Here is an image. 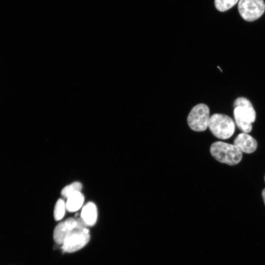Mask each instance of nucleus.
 <instances>
[{"label": "nucleus", "instance_id": "6e6552de", "mask_svg": "<svg viewBox=\"0 0 265 265\" xmlns=\"http://www.w3.org/2000/svg\"><path fill=\"white\" fill-rule=\"evenodd\" d=\"M97 215L96 205L92 202H89L83 207L80 216L87 226H93L96 222Z\"/></svg>", "mask_w": 265, "mask_h": 265}, {"label": "nucleus", "instance_id": "f8f14e48", "mask_svg": "<svg viewBox=\"0 0 265 265\" xmlns=\"http://www.w3.org/2000/svg\"><path fill=\"white\" fill-rule=\"evenodd\" d=\"M66 203L62 199H59L55 205L54 209V217L55 220H61L65 213Z\"/></svg>", "mask_w": 265, "mask_h": 265}, {"label": "nucleus", "instance_id": "0eeeda50", "mask_svg": "<svg viewBox=\"0 0 265 265\" xmlns=\"http://www.w3.org/2000/svg\"><path fill=\"white\" fill-rule=\"evenodd\" d=\"M234 144L242 152L251 154L257 149V142L252 136L247 133L242 132L235 138Z\"/></svg>", "mask_w": 265, "mask_h": 265}, {"label": "nucleus", "instance_id": "f257e3e1", "mask_svg": "<svg viewBox=\"0 0 265 265\" xmlns=\"http://www.w3.org/2000/svg\"><path fill=\"white\" fill-rule=\"evenodd\" d=\"M235 122L238 129L243 132L248 133L252 129V124L256 120V111L250 101L240 97L234 103Z\"/></svg>", "mask_w": 265, "mask_h": 265}, {"label": "nucleus", "instance_id": "2eb2a0df", "mask_svg": "<svg viewBox=\"0 0 265 265\" xmlns=\"http://www.w3.org/2000/svg\"><path fill=\"white\" fill-rule=\"evenodd\" d=\"M262 195L263 197V199L264 202V204L265 205V188L262 191Z\"/></svg>", "mask_w": 265, "mask_h": 265}, {"label": "nucleus", "instance_id": "ddd939ff", "mask_svg": "<svg viewBox=\"0 0 265 265\" xmlns=\"http://www.w3.org/2000/svg\"><path fill=\"white\" fill-rule=\"evenodd\" d=\"M239 0H215L216 8L219 11H226L237 3Z\"/></svg>", "mask_w": 265, "mask_h": 265}, {"label": "nucleus", "instance_id": "7ed1b4c3", "mask_svg": "<svg viewBox=\"0 0 265 265\" xmlns=\"http://www.w3.org/2000/svg\"><path fill=\"white\" fill-rule=\"evenodd\" d=\"M208 128L216 137L227 139L231 137L235 131V124L229 116L214 113L211 116Z\"/></svg>", "mask_w": 265, "mask_h": 265}, {"label": "nucleus", "instance_id": "9b49d317", "mask_svg": "<svg viewBox=\"0 0 265 265\" xmlns=\"http://www.w3.org/2000/svg\"><path fill=\"white\" fill-rule=\"evenodd\" d=\"M82 189V185L80 183L76 182L65 186L61 190V194L64 197L68 198L72 194L80 192Z\"/></svg>", "mask_w": 265, "mask_h": 265}, {"label": "nucleus", "instance_id": "dca6fc26", "mask_svg": "<svg viewBox=\"0 0 265 265\" xmlns=\"http://www.w3.org/2000/svg\"></svg>", "mask_w": 265, "mask_h": 265}, {"label": "nucleus", "instance_id": "423d86ee", "mask_svg": "<svg viewBox=\"0 0 265 265\" xmlns=\"http://www.w3.org/2000/svg\"><path fill=\"white\" fill-rule=\"evenodd\" d=\"M84 229L76 228L71 231L62 244L64 251L68 253L75 252L87 244L90 239V235L89 233H85Z\"/></svg>", "mask_w": 265, "mask_h": 265}, {"label": "nucleus", "instance_id": "9d476101", "mask_svg": "<svg viewBox=\"0 0 265 265\" xmlns=\"http://www.w3.org/2000/svg\"><path fill=\"white\" fill-rule=\"evenodd\" d=\"M71 231L72 230L68 228L64 222L59 223L55 227L53 231L54 241L57 244H63Z\"/></svg>", "mask_w": 265, "mask_h": 265}, {"label": "nucleus", "instance_id": "20e7f679", "mask_svg": "<svg viewBox=\"0 0 265 265\" xmlns=\"http://www.w3.org/2000/svg\"><path fill=\"white\" fill-rule=\"evenodd\" d=\"M210 117L208 106L204 104H197L192 107L188 115V125L194 131H204L208 128Z\"/></svg>", "mask_w": 265, "mask_h": 265}, {"label": "nucleus", "instance_id": "f03ea898", "mask_svg": "<svg viewBox=\"0 0 265 265\" xmlns=\"http://www.w3.org/2000/svg\"><path fill=\"white\" fill-rule=\"evenodd\" d=\"M210 150L216 160L229 165L237 164L242 158V152L234 144L216 141L211 145Z\"/></svg>", "mask_w": 265, "mask_h": 265}, {"label": "nucleus", "instance_id": "4468645a", "mask_svg": "<svg viewBox=\"0 0 265 265\" xmlns=\"http://www.w3.org/2000/svg\"><path fill=\"white\" fill-rule=\"evenodd\" d=\"M64 222L68 228L72 231L76 228L77 225V220L72 217L67 219Z\"/></svg>", "mask_w": 265, "mask_h": 265}, {"label": "nucleus", "instance_id": "39448f33", "mask_svg": "<svg viewBox=\"0 0 265 265\" xmlns=\"http://www.w3.org/2000/svg\"><path fill=\"white\" fill-rule=\"evenodd\" d=\"M238 10L241 17L252 22L259 19L265 11L264 0H239Z\"/></svg>", "mask_w": 265, "mask_h": 265}, {"label": "nucleus", "instance_id": "1a4fd4ad", "mask_svg": "<svg viewBox=\"0 0 265 265\" xmlns=\"http://www.w3.org/2000/svg\"><path fill=\"white\" fill-rule=\"evenodd\" d=\"M84 199V196L80 191L72 194L67 198L66 209L70 212L78 211L82 206Z\"/></svg>", "mask_w": 265, "mask_h": 265}]
</instances>
